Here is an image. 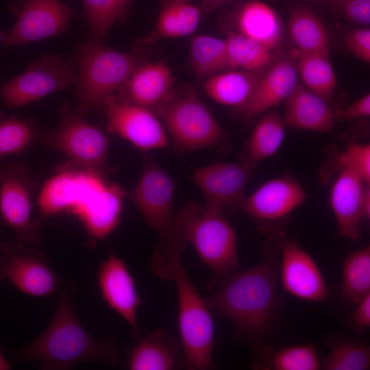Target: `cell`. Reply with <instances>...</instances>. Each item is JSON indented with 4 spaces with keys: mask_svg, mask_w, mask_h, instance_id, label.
Here are the masks:
<instances>
[{
    "mask_svg": "<svg viewBox=\"0 0 370 370\" xmlns=\"http://www.w3.org/2000/svg\"><path fill=\"white\" fill-rule=\"evenodd\" d=\"M59 114L58 125L40 133L38 140L77 167L108 178L112 171L108 164L109 138L68 102L62 103Z\"/></svg>",
    "mask_w": 370,
    "mask_h": 370,
    "instance_id": "7",
    "label": "cell"
},
{
    "mask_svg": "<svg viewBox=\"0 0 370 370\" xmlns=\"http://www.w3.org/2000/svg\"><path fill=\"white\" fill-rule=\"evenodd\" d=\"M288 31L300 53L330 55L329 40L325 26L309 8L297 6L290 12Z\"/></svg>",
    "mask_w": 370,
    "mask_h": 370,
    "instance_id": "27",
    "label": "cell"
},
{
    "mask_svg": "<svg viewBox=\"0 0 370 370\" xmlns=\"http://www.w3.org/2000/svg\"><path fill=\"white\" fill-rule=\"evenodd\" d=\"M176 250L156 247L152 271L162 279L174 282L178 304V326L184 367L207 370L215 367L213 350L214 328L210 309L190 280Z\"/></svg>",
    "mask_w": 370,
    "mask_h": 370,
    "instance_id": "4",
    "label": "cell"
},
{
    "mask_svg": "<svg viewBox=\"0 0 370 370\" xmlns=\"http://www.w3.org/2000/svg\"><path fill=\"white\" fill-rule=\"evenodd\" d=\"M10 369V365L8 360L5 358L0 349V370H8Z\"/></svg>",
    "mask_w": 370,
    "mask_h": 370,
    "instance_id": "43",
    "label": "cell"
},
{
    "mask_svg": "<svg viewBox=\"0 0 370 370\" xmlns=\"http://www.w3.org/2000/svg\"><path fill=\"white\" fill-rule=\"evenodd\" d=\"M233 0H201V12L204 14L210 13Z\"/></svg>",
    "mask_w": 370,
    "mask_h": 370,
    "instance_id": "42",
    "label": "cell"
},
{
    "mask_svg": "<svg viewBox=\"0 0 370 370\" xmlns=\"http://www.w3.org/2000/svg\"><path fill=\"white\" fill-rule=\"evenodd\" d=\"M174 228L177 249L190 243L214 277L239 267L236 235L222 212L190 202L175 213Z\"/></svg>",
    "mask_w": 370,
    "mask_h": 370,
    "instance_id": "5",
    "label": "cell"
},
{
    "mask_svg": "<svg viewBox=\"0 0 370 370\" xmlns=\"http://www.w3.org/2000/svg\"><path fill=\"white\" fill-rule=\"evenodd\" d=\"M109 130L136 147L148 151L164 148L168 138L158 116L151 110L119 99L116 95L103 104Z\"/></svg>",
    "mask_w": 370,
    "mask_h": 370,
    "instance_id": "14",
    "label": "cell"
},
{
    "mask_svg": "<svg viewBox=\"0 0 370 370\" xmlns=\"http://www.w3.org/2000/svg\"><path fill=\"white\" fill-rule=\"evenodd\" d=\"M339 236L357 241L362 219L370 216V189L352 169L340 167L330 193Z\"/></svg>",
    "mask_w": 370,
    "mask_h": 370,
    "instance_id": "17",
    "label": "cell"
},
{
    "mask_svg": "<svg viewBox=\"0 0 370 370\" xmlns=\"http://www.w3.org/2000/svg\"><path fill=\"white\" fill-rule=\"evenodd\" d=\"M97 282L103 300L124 319L133 336L138 337L137 311L141 301L125 262L110 252L99 265Z\"/></svg>",
    "mask_w": 370,
    "mask_h": 370,
    "instance_id": "18",
    "label": "cell"
},
{
    "mask_svg": "<svg viewBox=\"0 0 370 370\" xmlns=\"http://www.w3.org/2000/svg\"><path fill=\"white\" fill-rule=\"evenodd\" d=\"M336 12L346 20L362 25L370 23V0H335Z\"/></svg>",
    "mask_w": 370,
    "mask_h": 370,
    "instance_id": "38",
    "label": "cell"
},
{
    "mask_svg": "<svg viewBox=\"0 0 370 370\" xmlns=\"http://www.w3.org/2000/svg\"><path fill=\"white\" fill-rule=\"evenodd\" d=\"M189 54L190 66L201 77H208L227 69L225 40L206 35L193 36Z\"/></svg>",
    "mask_w": 370,
    "mask_h": 370,
    "instance_id": "34",
    "label": "cell"
},
{
    "mask_svg": "<svg viewBox=\"0 0 370 370\" xmlns=\"http://www.w3.org/2000/svg\"><path fill=\"white\" fill-rule=\"evenodd\" d=\"M346 49L356 58L370 62V29L367 27L350 31L344 39Z\"/></svg>",
    "mask_w": 370,
    "mask_h": 370,
    "instance_id": "39",
    "label": "cell"
},
{
    "mask_svg": "<svg viewBox=\"0 0 370 370\" xmlns=\"http://www.w3.org/2000/svg\"><path fill=\"white\" fill-rule=\"evenodd\" d=\"M77 82L75 62L47 54L29 62L23 73L4 83L0 95L5 107L20 108L67 89Z\"/></svg>",
    "mask_w": 370,
    "mask_h": 370,
    "instance_id": "11",
    "label": "cell"
},
{
    "mask_svg": "<svg viewBox=\"0 0 370 370\" xmlns=\"http://www.w3.org/2000/svg\"><path fill=\"white\" fill-rule=\"evenodd\" d=\"M340 167H348L361 177L365 184H370V145L352 144L339 156Z\"/></svg>",
    "mask_w": 370,
    "mask_h": 370,
    "instance_id": "37",
    "label": "cell"
},
{
    "mask_svg": "<svg viewBox=\"0 0 370 370\" xmlns=\"http://www.w3.org/2000/svg\"><path fill=\"white\" fill-rule=\"evenodd\" d=\"M201 10L186 1L170 0L161 9L151 32L142 40L146 44L161 38L192 34L198 26Z\"/></svg>",
    "mask_w": 370,
    "mask_h": 370,
    "instance_id": "26",
    "label": "cell"
},
{
    "mask_svg": "<svg viewBox=\"0 0 370 370\" xmlns=\"http://www.w3.org/2000/svg\"><path fill=\"white\" fill-rule=\"evenodd\" d=\"M0 249V280L9 282L33 297L54 293L60 278L49 267L43 253L16 241L5 243Z\"/></svg>",
    "mask_w": 370,
    "mask_h": 370,
    "instance_id": "12",
    "label": "cell"
},
{
    "mask_svg": "<svg viewBox=\"0 0 370 370\" xmlns=\"http://www.w3.org/2000/svg\"><path fill=\"white\" fill-rule=\"evenodd\" d=\"M356 304L357 306L351 315L352 321L357 328L367 330L370 326V293Z\"/></svg>",
    "mask_w": 370,
    "mask_h": 370,
    "instance_id": "41",
    "label": "cell"
},
{
    "mask_svg": "<svg viewBox=\"0 0 370 370\" xmlns=\"http://www.w3.org/2000/svg\"><path fill=\"white\" fill-rule=\"evenodd\" d=\"M17 19L3 32L5 47L21 46L64 33L73 17L72 9L60 0H22Z\"/></svg>",
    "mask_w": 370,
    "mask_h": 370,
    "instance_id": "13",
    "label": "cell"
},
{
    "mask_svg": "<svg viewBox=\"0 0 370 370\" xmlns=\"http://www.w3.org/2000/svg\"><path fill=\"white\" fill-rule=\"evenodd\" d=\"M255 367L273 370H318L321 361L314 345H297L276 352L269 350Z\"/></svg>",
    "mask_w": 370,
    "mask_h": 370,
    "instance_id": "35",
    "label": "cell"
},
{
    "mask_svg": "<svg viewBox=\"0 0 370 370\" xmlns=\"http://www.w3.org/2000/svg\"><path fill=\"white\" fill-rule=\"evenodd\" d=\"M262 75L245 70L219 72L207 78L204 87L214 101L241 109L249 100Z\"/></svg>",
    "mask_w": 370,
    "mask_h": 370,
    "instance_id": "25",
    "label": "cell"
},
{
    "mask_svg": "<svg viewBox=\"0 0 370 370\" xmlns=\"http://www.w3.org/2000/svg\"><path fill=\"white\" fill-rule=\"evenodd\" d=\"M177 1H186V0H177Z\"/></svg>",
    "mask_w": 370,
    "mask_h": 370,
    "instance_id": "46",
    "label": "cell"
},
{
    "mask_svg": "<svg viewBox=\"0 0 370 370\" xmlns=\"http://www.w3.org/2000/svg\"><path fill=\"white\" fill-rule=\"evenodd\" d=\"M255 169V163L217 162L194 170L192 179L204 198V207L223 212L238 207Z\"/></svg>",
    "mask_w": 370,
    "mask_h": 370,
    "instance_id": "16",
    "label": "cell"
},
{
    "mask_svg": "<svg viewBox=\"0 0 370 370\" xmlns=\"http://www.w3.org/2000/svg\"><path fill=\"white\" fill-rule=\"evenodd\" d=\"M126 195L108 178L73 164L62 168L45 182L36 204L40 217L73 214L90 238L101 241L119 225Z\"/></svg>",
    "mask_w": 370,
    "mask_h": 370,
    "instance_id": "2",
    "label": "cell"
},
{
    "mask_svg": "<svg viewBox=\"0 0 370 370\" xmlns=\"http://www.w3.org/2000/svg\"><path fill=\"white\" fill-rule=\"evenodd\" d=\"M175 187L173 177L147 151H144L138 181L126 195L158 234V246L180 251L176 247L174 228Z\"/></svg>",
    "mask_w": 370,
    "mask_h": 370,
    "instance_id": "9",
    "label": "cell"
},
{
    "mask_svg": "<svg viewBox=\"0 0 370 370\" xmlns=\"http://www.w3.org/2000/svg\"><path fill=\"white\" fill-rule=\"evenodd\" d=\"M370 293V247L349 253L343 262L341 295L357 304Z\"/></svg>",
    "mask_w": 370,
    "mask_h": 370,
    "instance_id": "32",
    "label": "cell"
},
{
    "mask_svg": "<svg viewBox=\"0 0 370 370\" xmlns=\"http://www.w3.org/2000/svg\"><path fill=\"white\" fill-rule=\"evenodd\" d=\"M370 115V95L366 94L345 108L334 111L335 120L351 121Z\"/></svg>",
    "mask_w": 370,
    "mask_h": 370,
    "instance_id": "40",
    "label": "cell"
},
{
    "mask_svg": "<svg viewBox=\"0 0 370 370\" xmlns=\"http://www.w3.org/2000/svg\"><path fill=\"white\" fill-rule=\"evenodd\" d=\"M180 342L164 328L142 338L130 351V370H171L184 367Z\"/></svg>",
    "mask_w": 370,
    "mask_h": 370,
    "instance_id": "21",
    "label": "cell"
},
{
    "mask_svg": "<svg viewBox=\"0 0 370 370\" xmlns=\"http://www.w3.org/2000/svg\"><path fill=\"white\" fill-rule=\"evenodd\" d=\"M280 250L279 279L290 295L310 302H325L328 291L322 273L314 259L296 241L284 234H275Z\"/></svg>",
    "mask_w": 370,
    "mask_h": 370,
    "instance_id": "15",
    "label": "cell"
},
{
    "mask_svg": "<svg viewBox=\"0 0 370 370\" xmlns=\"http://www.w3.org/2000/svg\"><path fill=\"white\" fill-rule=\"evenodd\" d=\"M297 82L294 65L288 60H280L260 77L249 100L239 110L246 116L263 113L284 101Z\"/></svg>",
    "mask_w": 370,
    "mask_h": 370,
    "instance_id": "23",
    "label": "cell"
},
{
    "mask_svg": "<svg viewBox=\"0 0 370 370\" xmlns=\"http://www.w3.org/2000/svg\"><path fill=\"white\" fill-rule=\"evenodd\" d=\"M298 71L308 89L327 101L332 97L337 81L330 55L300 53Z\"/></svg>",
    "mask_w": 370,
    "mask_h": 370,
    "instance_id": "31",
    "label": "cell"
},
{
    "mask_svg": "<svg viewBox=\"0 0 370 370\" xmlns=\"http://www.w3.org/2000/svg\"><path fill=\"white\" fill-rule=\"evenodd\" d=\"M40 133L32 119L0 114V162L8 156L26 151L38 140Z\"/></svg>",
    "mask_w": 370,
    "mask_h": 370,
    "instance_id": "33",
    "label": "cell"
},
{
    "mask_svg": "<svg viewBox=\"0 0 370 370\" xmlns=\"http://www.w3.org/2000/svg\"><path fill=\"white\" fill-rule=\"evenodd\" d=\"M76 51L78 71L75 109L83 116L91 110H100L144 62L137 53L116 51L101 43L86 42L77 45Z\"/></svg>",
    "mask_w": 370,
    "mask_h": 370,
    "instance_id": "6",
    "label": "cell"
},
{
    "mask_svg": "<svg viewBox=\"0 0 370 370\" xmlns=\"http://www.w3.org/2000/svg\"><path fill=\"white\" fill-rule=\"evenodd\" d=\"M3 32H0V41L3 40Z\"/></svg>",
    "mask_w": 370,
    "mask_h": 370,
    "instance_id": "44",
    "label": "cell"
},
{
    "mask_svg": "<svg viewBox=\"0 0 370 370\" xmlns=\"http://www.w3.org/2000/svg\"><path fill=\"white\" fill-rule=\"evenodd\" d=\"M132 0H83L87 42L101 43L117 21L125 18Z\"/></svg>",
    "mask_w": 370,
    "mask_h": 370,
    "instance_id": "29",
    "label": "cell"
},
{
    "mask_svg": "<svg viewBox=\"0 0 370 370\" xmlns=\"http://www.w3.org/2000/svg\"><path fill=\"white\" fill-rule=\"evenodd\" d=\"M286 125L319 133L334 130V111L327 101L297 82L291 94L284 101Z\"/></svg>",
    "mask_w": 370,
    "mask_h": 370,
    "instance_id": "22",
    "label": "cell"
},
{
    "mask_svg": "<svg viewBox=\"0 0 370 370\" xmlns=\"http://www.w3.org/2000/svg\"><path fill=\"white\" fill-rule=\"evenodd\" d=\"M239 33L273 49L280 42L282 23L275 10L264 2L251 0L244 3L236 13Z\"/></svg>",
    "mask_w": 370,
    "mask_h": 370,
    "instance_id": "24",
    "label": "cell"
},
{
    "mask_svg": "<svg viewBox=\"0 0 370 370\" xmlns=\"http://www.w3.org/2000/svg\"><path fill=\"white\" fill-rule=\"evenodd\" d=\"M323 1H331V2H333V1H334L335 0H323Z\"/></svg>",
    "mask_w": 370,
    "mask_h": 370,
    "instance_id": "45",
    "label": "cell"
},
{
    "mask_svg": "<svg viewBox=\"0 0 370 370\" xmlns=\"http://www.w3.org/2000/svg\"><path fill=\"white\" fill-rule=\"evenodd\" d=\"M25 361L40 363L41 369H70L75 364L93 361L115 365L119 360L114 341L97 340L76 315L68 291L62 293L45 330L29 345L14 350Z\"/></svg>",
    "mask_w": 370,
    "mask_h": 370,
    "instance_id": "3",
    "label": "cell"
},
{
    "mask_svg": "<svg viewBox=\"0 0 370 370\" xmlns=\"http://www.w3.org/2000/svg\"><path fill=\"white\" fill-rule=\"evenodd\" d=\"M324 370H367L370 369V347L365 343L342 340L333 345L321 362Z\"/></svg>",
    "mask_w": 370,
    "mask_h": 370,
    "instance_id": "36",
    "label": "cell"
},
{
    "mask_svg": "<svg viewBox=\"0 0 370 370\" xmlns=\"http://www.w3.org/2000/svg\"><path fill=\"white\" fill-rule=\"evenodd\" d=\"M38 184L27 166L13 162L0 166V219L11 229L16 242L38 247L40 219L34 214Z\"/></svg>",
    "mask_w": 370,
    "mask_h": 370,
    "instance_id": "10",
    "label": "cell"
},
{
    "mask_svg": "<svg viewBox=\"0 0 370 370\" xmlns=\"http://www.w3.org/2000/svg\"><path fill=\"white\" fill-rule=\"evenodd\" d=\"M154 113L171 134L180 152L210 147L224 136V132L195 90L173 91Z\"/></svg>",
    "mask_w": 370,
    "mask_h": 370,
    "instance_id": "8",
    "label": "cell"
},
{
    "mask_svg": "<svg viewBox=\"0 0 370 370\" xmlns=\"http://www.w3.org/2000/svg\"><path fill=\"white\" fill-rule=\"evenodd\" d=\"M286 126L284 118L278 112L264 115L247 143L245 160L256 163L275 154L284 139Z\"/></svg>",
    "mask_w": 370,
    "mask_h": 370,
    "instance_id": "28",
    "label": "cell"
},
{
    "mask_svg": "<svg viewBox=\"0 0 370 370\" xmlns=\"http://www.w3.org/2000/svg\"><path fill=\"white\" fill-rule=\"evenodd\" d=\"M225 43L227 69L259 72L271 60L272 49L240 33L230 34Z\"/></svg>",
    "mask_w": 370,
    "mask_h": 370,
    "instance_id": "30",
    "label": "cell"
},
{
    "mask_svg": "<svg viewBox=\"0 0 370 370\" xmlns=\"http://www.w3.org/2000/svg\"><path fill=\"white\" fill-rule=\"evenodd\" d=\"M174 78L163 60L139 64L117 92L123 101L154 111L172 95Z\"/></svg>",
    "mask_w": 370,
    "mask_h": 370,
    "instance_id": "20",
    "label": "cell"
},
{
    "mask_svg": "<svg viewBox=\"0 0 370 370\" xmlns=\"http://www.w3.org/2000/svg\"><path fill=\"white\" fill-rule=\"evenodd\" d=\"M307 195L301 184L291 176H281L263 184L245 197L238 208L259 221L283 219L306 201Z\"/></svg>",
    "mask_w": 370,
    "mask_h": 370,
    "instance_id": "19",
    "label": "cell"
},
{
    "mask_svg": "<svg viewBox=\"0 0 370 370\" xmlns=\"http://www.w3.org/2000/svg\"><path fill=\"white\" fill-rule=\"evenodd\" d=\"M279 262L268 254L258 264L214 277L205 298L210 310L227 319L236 336L260 359L269 350L265 342L276 328L283 301L278 293Z\"/></svg>",
    "mask_w": 370,
    "mask_h": 370,
    "instance_id": "1",
    "label": "cell"
}]
</instances>
